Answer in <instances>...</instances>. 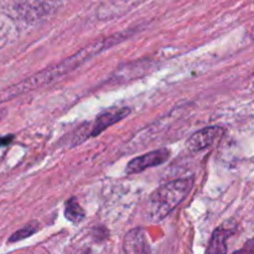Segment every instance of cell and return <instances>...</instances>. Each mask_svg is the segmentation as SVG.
Instances as JSON below:
<instances>
[{
  "label": "cell",
  "instance_id": "obj_7",
  "mask_svg": "<svg viewBox=\"0 0 254 254\" xmlns=\"http://www.w3.org/2000/svg\"><path fill=\"white\" fill-rule=\"evenodd\" d=\"M231 235L226 228H218L213 232L212 238L207 248V254H226L227 253V238Z\"/></svg>",
  "mask_w": 254,
  "mask_h": 254
},
{
  "label": "cell",
  "instance_id": "obj_9",
  "mask_svg": "<svg viewBox=\"0 0 254 254\" xmlns=\"http://www.w3.org/2000/svg\"><path fill=\"white\" fill-rule=\"evenodd\" d=\"M37 228H39L37 223H30V225H26L24 228H21V230H19L17 232H15L14 235L9 238V242L10 243L19 242V241L25 240V238L34 235V233L37 231Z\"/></svg>",
  "mask_w": 254,
  "mask_h": 254
},
{
  "label": "cell",
  "instance_id": "obj_2",
  "mask_svg": "<svg viewBox=\"0 0 254 254\" xmlns=\"http://www.w3.org/2000/svg\"><path fill=\"white\" fill-rule=\"evenodd\" d=\"M192 186V179H180L159 188L149 198V217L153 221H161L165 218L185 200Z\"/></svg>",
  "mask_w": 254,
  "mask_h": 254
},
{
  "label": "cell",
  "instance_id": "obj_4",
  "mask_svg": "<svg viewBox=\"0 0 254 254\" xmlns=\"http://www.w3.org/2000/svg\"><path fill=\"white\" fill-rule=\"evenodd\" d=\"M223 134V129L221 127H208V128H203L201 130L196 131L189 138L186 146L190 151H201L205 149L210 148L212 144L217 141Z\"/></svg>",
  "mask_w": 254,
  "mask_h": 254
},
{
  "label": "cell",
  "instance_id": "obj_12",
  "mask_svg": "<svg viewBox=\"0 0 254 254\" xmlns=\"http://www.w3.org/2000/svg\"><path fill=\"white\" fill-rule=\"evenodd\" d=\"M251 37L254 40V25L252 26V29H251Z\"/></svg>",
  "mask_w": 254,
  "mask_h": 254
},
{
  "label": "cell",
  "instance_id": "obj_1",
  "mask_svg": "<svg viewBox=\"0 0 254 254\" xmlns=\"http://www.w3.org/2000/svg\"><path fill=\"white\" fill-rule=\"evenodd\" d=\"M124 39H126V35L117 34L113 35V36H108L106 39L97 40V41L92 42L88 46L83 47V49L79 50L74 55L67 57L64 61L59 62V64H54L51 67H47L44 71L39 72V73L19 82L17 84H14V86L1 91L0 92V103L15 98V97L26 93V92L41 88V87L47 86V84H52L54 82L59 81L64 76H66L67 73L76 69L77 67L83 64L84 62L91 60L92 57L97 56L102 51L114 46V45L118 44L119 41H122Z\"/></svg>",
  "mask_w": 254,
  "mask_h": 254
},
{
  "label": "cell",
  "instance_id": "obj_6",
  "mask_svg": "<svg viewBox=\"0 0 254 254\" xmlns=\"http://www.w3.org/2000/svg\"><path fill=\"white\" fill-rule=\"evenodd\" d=\"M123 250L126 254H148L145 232L141 228H133L124 237Z\"/></svg>",
  "mask_w": 254,
  "mask_h": 254
},
{
  "label": "cell",
  "instance_id": "obj_3",
  "mask_svg": "<svg viewBox=\"0 0 254 254\" xmlns=\"http://www.w3.org/2000/svg\"><path fill=\"white\" fill-rule=\"evenodd\" d=\"M169 156H170V151L165 148L144 154V155H140L129 161L128 165H127V174H130V175L131 174H139L149 168L161 165L169 160Z\"/></svg>",
  "mask_w": 254,
  "mask_h": 254
},
{
  "label": "cell",
  "instance_id": "obj_10",
  "mask_svg": "<svg viewBox=\"0 0 254 254\" xmlns=\"http://www.w3.org/2000/svg\"><path fill=\"white\" fill-rule=\"evenodd\" d=\"M235 254H254V247H251L250 245H246V247L243 248V250L238 251V252H236Z\"/></svg>",
  "mask_w": 254,
  "mask_h": 254
},
{
  "label": "cell",
  "instance_id": "obj_11",
  "mask_svg": "<svg viewBox=\"0 0 254 254\" xmlns=\"http://www.w3.org/2000/svg\"><path fill=\"white\" fill-rule=\"evenodd\" d=\"M12 140V136H5V138H0V145H5V144L10 143Z\"/></svg>",
  "mask_w": 254,
  "mask_h": 254
},
{
  "label": "cell",
  "instance_id": "obj_5",
  "mask_svg": "<svg viewBox=\"0 0 254 254\" xmlns=\"http://www.w3.org/2000/svg\"><path fill=\"white\" fill-rule=\"evenodd\" d=\"M130 113V109L128 107H123V108H112L109 111L103 112L101 116L97 117L94 123L91 127V133L89 136H97L101 133H103L107 128L112 127L113 124L118 123L119 121L126 118L128 114Z\"/></svg>",
  "mask_w": 254,
  "mask_h": 254
},
{
  "label": "cell",
  "instance_id": "obj_8",
  "mask_svg": "<svg viewBox=\"0 0 254 254\" xmlns=\"http://www.w3.org/2000/svg\"><path fill=\"white\" fill-rule=\"evenodd\" d=\"M64 216L68 221L73 223L81 222L84 218V211L78 203V201L74 197L68 200L66 202V207H64Z\"/></svg>",
  "mask_w": 254,
  "mask_h": 254
}]
</instances>
